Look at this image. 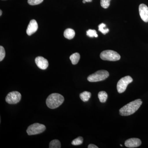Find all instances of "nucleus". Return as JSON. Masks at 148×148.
<instances>
[{"mask_svg": "<svg viewBox=\"0 0 148 148\" xmlns=\"http://www.w3.org/2000/svg\"><path fill=\"white\" fill-rule=\"evenodd\" d=\"M64 101V98L63 95L59 93H52L47 99V106L49 108L56 109L62 105Z\"/></svg>", "mask_w": 148, "mask_h": 148, "instance_id": "nucleus-2", "label": "nucleus"}, {"mask_svg": "<svg viewBox=\"0 0 148 148\" xmlns=\"http://www.w3.org/2000/svg\"><path fill=\"white\" fill-rule=\"evenodd\" d=\"M120 146H121V147H122V146H123L122 145H120Z\"/></svg>", "mask_w": 148, "mask_h": 148, "instance_id": "nucleus-27", "label": "nucleus"}, {"mask_svg": "<svg viewBox=\"0 0 148 148\" xmlns=\"http://www.w3.org/2000/svg\"><path fill=\"white\" fill-rule=\"evenodd\" d=\"M2 14V11L1 10H0V16H1Z\"/></svg>", "mask_w": 148, "mask_h": 148, "instance_id": "nucleus-25", "label": "nucleus"}, {"mask_svg": "<svg viewBox=\"0 0 148 148\" xmlns=\"http://www.w3.org/2000/svg\"><path fill=\"white\" fill-rule=\"evenodd\" d=\"M139 13L140 17L143 21L148 22V7L145 4H141L139 6Z\"/></svg>", "mask_w": 148, "mask_h": 148, "instance_id": "nucleus-8", "label": "nucleus"}, {"mask_svg": "<svg viewBox=\"0 0 148 148\" xmlns=\"http://www.w3.org/2000/svg\"><path fill=\"white\" fill-rule=\"evenodd\" d=\"M75 33L73 29H66L64 32V36L66 38L69 40H71L75 37Z\"/></svg>", "mask_w": 148, "mask_h": 148, "instance_id": "nucleus-12", "label": "nucleus"}, {"mask_svg": "<svg viewBox=\"0 0 148 148\" xmlns=\"http://www.w3.org/2000/svg\"><path fill=\"white\" fill-rule=\"evenodd\" d=\"M83 142V138L82 137H79L76 138L72 142V144L73 145L77 146L82 145Z\"/></svg>", "mask_w": 148, "mask_h": 148, "instance_id": "nucleus-18", "label": "nucleus"}, {"mask_svg": "<svg viewBox=\"0 0 148 148\" xmlns=\"http://www.w3.org/2000/svg\"><path fill=\"white\" fill-rule=\"evenodd\" d=\"M61 147V143L58 140H52L49 144V148H60Z\"/></svg>", "mask_w": 148, "mask_h": 148, "instance_id": "nucleus-16", "label": "nucleus"}, {"mask_svg": "<svg viewBox=\"0 0 148 148\" xmlns=\"http://www.w3.org/2000/svg\"><path fill=\"white\" fill-rule=\"evenodd\" d=\"M91 93L88 91H84L80 93L79 95L80 98L83 102H87L91 97Z\"/></svg>", "mask_w": 148, "mask_h": 148, "instance_id": "nucleus-14", "label": "nucleus"}, {"mask_svg": "<svg viewBox=\"0 0 148 148\" xmlns=\"http://www.w3.org/2000/svg\"><path fill=\"white\" fill-rule=\"evenodd\" d=\"M38 29V24L34 19L31 20L29 22L27 30V33L28 36H32L36 32Z\"/></svg>", "mask_w": 148, "mask_h": 148, "instance_id": "nucleus-11", "label": "nucleus"}, {"mask_svg": "<svg viewBox=\"0 0 148 148\" xmlns=\"http://www.w3.org/2000/svg\"><path fill=\"white\" fill-rule=\"evenodd\" d=\"M106 27V24H104V23H102L98 26V30L104 35H106L109 32L108 29H105Z\"/></svg>", "mask_w": 148, "mask_h": 148, "instance_id": "nucleus-17", "label": "nucleus"}, {"mask_svg": "<svg viewBox=\"0 0 148 148\" xmlns=\"http://www.w3.org/2000/svg\"><path fill=\"white\" fill-rule=\"evenodd\" d=\"M46 130L45 125L39 123H35L28 127L27 130L29 135H37L42 133Z\"/></svg>", "mask_w": 148, "mask_h": 148, "instance_id": "nucleus-5", "label": "nucleus"}, {"mask_svg": "<svg viewBox=\"0 0 148 148\" xmlns=\"http://www.w3.org/2000/svg\"><path fill=\"white\" fill-rule=\"evenodd\" d=\"M43 0H28V3L30 5H35L40 4Z\"/></svg>", "mask_w": 148, "mask_h": 148, "instance_id": "nucleus-21", "label": "nucleus"}, {"mask_svg": "<svg viewBox=\"0 0 148 148\" xmlns=\"http://www.w3.org/2000/svg\"><path fill=\"white\" fill-rule=\"evenodd\" d=\"M21 98V95L18 91H14L9 92L5 98L7 103L10 104H15L18 103Z\"/></svg>", "mask_w": 148, "mask_h": 148, "instance_id": "nucleus-7", "label": "nucleus"}, {"mask_svg": "<svg viewBox=\"0 0 148 148\" xmlns=\"http://www.w3.org/2000/svg\"><path fill=\"white\" fill-rule=\"evenodd\" d=\"M98 97L99 101L102 103H105L107 101L108 95L106 91H101L98 93Z\"/></svg>", "mask_w": 148, "mask_h": 148, "instance_id": "nucleus-15", "label": "nucleus"}, {"mask_svg": "<svg viewBox=\"0 0 148 148\" xmlns=\"http://www.w3.org/2000/svg\"><path fill=\"white\" fill-rule=\"evenodd\" d=\"M109 76V73L105 70H100L90 75L87 78L90 82H98L106 79Z\"/></svg>", "mask_w": 148, "mask_h": 148, "instance_id": "nucleus-3", "label": "nucleus"}, {"mask_svg": "<svg viewBox=\"0 0 148 148\" xmlns=\"http://www.w3.org/2000/svg\"><path fill=\"white\" fill-rule=\"evenodd\" d=\"M100 57L105 61H115L121 58L120 55L116 51L111 50L104 51L100 54Z\"/></svg>", "mask_w": 148, "mask_h": 148, "instance_id": "nucleus-4", "label": "nucleus"}, {"mask_svg": "<svg viewBox=\"0 0 148 148\" xmlns=\"http://www.w3.org/2000/svg\"><path fill=\"white\" fill-rule=\"evenodd\" d=\"M86 35L90 38L94 37H95V38H97L98 37L96 31L95 30H92V29H89L86 32Z\"/></svg>", "mask_w": 148, "mask_h": 148, "instance_id": "nucleus-19", "label": "nucleus"}, {"mask_svg": "<svg viewBox=\"0 0 148 148\" xmlns=\"http://www.w3.org/2000/svg\"><path fill=\"white\" fill-rule=\"evenodd\" d=\"M143 102L141 99H137L123 107L120 109V114L122 116H128L135 113L142 105Z\"/></svg>", "mask_w": 148, "mask_h": 148, "instance_id": "nucleus-1", "label": "nucleus"}, {"mask_svg": "<svg viewBox=\"0 0 148 148\" xmlns=\"http://www.w3.org/2000/svg\"><path fill=\"white\" fill-rule=\"evenodd\" d=\"M133 79L130 76H126L122 78L119 81L117 84L118 92L119 93L124 92L126 90L128 85L131 83Z\"/></svg>", "mask_w": 148, "mask_h": 148, "instance_id": "nucleus-6", "label": "nucleus"}, {"mask_svg": "<svg viewBox=\"0 0 148 148\" xmlns=\"http://www.w3.org/2000/svg\"><path fill=\"white\" fill-rule=\"evenodd\" d=\"M111 0H101V5L103 8H108L110 5Z\"/></svg>", "mask_w": 148, "mask_h": 148, "instance_id": "nucleus-20", "label": "nucleus"}, {"mask_svg": "<svg viewBox=\"0 0 148 148\" xmlns=\"http://www.w3.org/2000/svg\"><path fill=\"white\" fill-rule=\"evenodd\" d=\"M5 56V51L4 48L2 46H0V61H2Z\"/></svg>", "mask_w": 148, "mask_h": 148, "instance_id": "nucleus-22", "label": "nucleus"}, {"mask_svg": "<svg viewBox=\"0 0 148 148\" xmlns=\"http://www.w3.org/2000/svg\"><path fill=\"white\" fill-rule=\"evenodd\" d=\"M86 2V1H85V0H83V3H85Z\"/></svg>", "mask_w": 148, "mask_h": 148, "instance_id": "nucleus-26", "label": "nucleus"}, {"mask_svg": "<svg viewBox=\"0 0 148 148\" xmlns=\"http://www.w3.org/2000/svg\"><path fill=\"white\" fill-rule=\"evenodd\" d=\"M35 62L37 66L42 70H45L48 67V61L42 56L37 57L35 59Z\"/></svg>", "mask_w": 148, "mask_h": 148, "instance_id": "nucleus-9", "label": "nucleus"}, {"mask_svg": "<svg viewBox=\"0 0 148 148\" xmlns=\"http://www.w3.org/2000/svg\"><path fill=\"white\" fill-rule=\"evenodd\" d=\"M88 148H98V147L95 146V145H93V144H90L88 147Z\"/></svg>", "mask_w": 148, "mask_h": 148, "instance_id": "nucleus-23", "label": "nucleus"}, {"mask_svg": "<svg viewBox=\"0 0 148 148\" xmlns=\"http://www.w3.org/2000/svg\"><path fill=\"white\" fill-rule=\"evenodd\" d=\"M141 140L136 138H130L125 142V145L128 148L138 147L141 145Z\"/></svg>", "mask_w": 148, "mask_h": 148, "instance_id": "nucleus-10", "label": "nucleus"}, {"mask_svg": "<svg viewBox=\"0 0 148 148\" xmlns=\"http://www.w3.org/2000/svg\"><path fill=\"white\" fill-rule=\"evenodd\" d=\"M80 58V56L78 53H74L71 55L70 57V60L71 61L73 65H76L77 64L79 61Z\"/></svg>", "mask_w": 148, "mask_h": 148, "instance_id": "nucleus-13", "label": "nucleus"}, {"mask_svg": "<svg viewBox=\"0 0 148 148\" xmlns=\"http://www.w3.org/2000/svg\"><path fill=\"white\" fill-rule=\"evenodd\" d=\"M86 2H91L92 1V0H85Z\"/></svg>", "mask_w": 148, "mask_h": 148, "instance_id": "nucleus-24", "label": "nucleus"}]
</instances>
